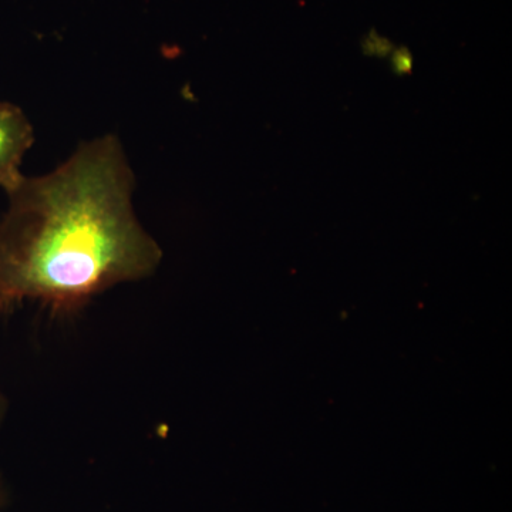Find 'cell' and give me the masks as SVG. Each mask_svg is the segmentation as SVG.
<instances>
[{"label":"cell","mask_w":512,"mask_h":512,"mask_svg":"<svg viewBox=\"0 0 512 512\" xmlns=\"http://www.w3.org/2000/svg\"><path fill=\"white\" fill-rule=\"evenodd\" d=\"M6 407H8V403H6L5 396L0 392V424L5 419Z\"/></svg>","instance_id":"cell-4"},{"label":"cell","mask_w":512,"mask_h":512,"mask_svg":"<svg viewBox=\"0 0 512 512\" xmlns=\"http://www.w3.org/2000/svg\"><path fill=\"white\" fill-rule=\"evenodd\" d=\"M392 63L396 73L407 74L412 72L413 57L406 49L394 53Z\"/></svg>","instance_id":"cell-3"},{"label":"cell","mask_w":512,"mask_h":512,"mask_svg":"<svg viewBox=\"0 0 512 512\" xmlns=\"http://www.w3.org/2000/svg\"><path fill=\"white\" fill-rule=\"evenodd\" d=\"M134 177L113 136L10 192L0 221V313L25 301L59 315L111 286L147 278L163 252L131 205Z\"/></svg>","instance_id":"cell-1"},{"label":"cell","mask_w":512,"mask_h":512,"mask_svg":"<svg viewBox=\"0 0 512 512\" xmlns=\"http://www.w3.org/2000/svg\"><path fill=\"white\" fill-rule=\"evenodd\" d=\"M5 503H6L5 485H3L2 477H0V512H2L3 507H5Z\"/></svg>","instance_id":"cell-5"},{"label":"cell","mask_w":512,"mask_h":512,"mask_svg":"<svg viewBox=\"0 0 512 512\" xmlns=\"http://www.w3.org/2000/svg\"><path fill=\"white\" fill-rule=\"evenodd\" d=\"M33 141L35 133L25 113L15 104L0 101V187L8 194L25 178L20 163Z\"/></svg>","instance_id":"cell-2"}]
</instances>
